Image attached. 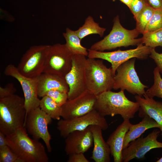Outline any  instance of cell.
I'll return each mask as SVG.
<instances>
[{
	"label": "cell",
	"instance_id": "obj_1",
	"mask_svg": "<svg viewBox=\"0 0 162 162\" xmlns=\"http://www.w3.org/2000/svg\"><path fill=\"white\" fill-rule=\"evenodd\" d=\"M139 107L137 102L128 99L124 91L115 92L109 90L96 96L94 109L104 117L119 115L125 120L134 118Z\"/></svg>",
	"mask_w": 162,
	"mask_h": 162
},
{
	"label": "cell",
	"instance_id": "obj_2",
	"mask_svg": "<svg viewBox=\"0 0 162 162\" xmlns=\"http://www.w3.org/2000/svg\"><path fill=\"white\" fill-rule=\"evenodd\" d=\"M8 146L22 162H48L45 147L38 140L31 139L22 127L6 136Z\"/></svg>",
	"mask_w": 162,
	"mask_h": 162
},
{
	"label": "cell",
	"instance_id": "obj_3",
	"mask_svg": "<svg viewBox=\"0 0 162 162\" xmlns=\"http://www.w3.org/2000/svg\"><path fill=\"white\" fill-rule=\"evenodd\" d=\"M24 98L15 94L0 98V131L6 136L24 126Z\"/></svg>",
	"mask_w": 162,
	"mask_h": 162
},
{
	"label": "cell",
	"instance_id": "obj_4",
	"mask_svg": "<svg viewBox=\"0 0 162 162\" xmlns=\"http://www.w3.org/2000/svg\"><path fill=\"white\" fill-rule=\"evenodd\" d=\"M85 74L86 89L96 96L113 88L115 75L102 59L87 58Z\"/></svg>",
	"mask_w": 162,
	"mask_h": 162
},
{
	"label": "cell",
	"instance_id": "obj_5",
	"mask_svg": "<svg viewBox=\"0 0 162 162\" xmlns=\"http://www.w3.org/2000/svg\"><path fill=\"white\" fill-rule=\"evenodd\" d=\"M113 22L112 28L109 34L102 40L93 44L90 49L103 51L142 44L141 38H136L140 33L136 28L129 30L124 28L120 23L118 16L114 18Z\"/></svg>",
	"mask_w": 162,
	"mask_h": 162
},
{
	"label": "cell",
	"instance_id": "obj_6",
	"mask_svg": "<svg viewBox=\"0 0 162 162\" xmlns=\"http://www.w3.org/2000/svg\"><path fill=\"white\" fill-rule=\"evenodd\" d=\"M135 58H131L120 65L114 76L113 89L126 90L133 94L142 96L146 94L147 86L142 84L135 70Z\"/></svg>",
	"mask_w": 162,
	"mask_h": 162
},
{
	"label": "cell",
	"instance_id": "obj_7",
	"mask_svg": "<svg viewBox=\"0 0 162 162\" xmlns=\"http://www.w3.org/2000/svg\"><path fill=\"white\" fill-rule=\"evenodd\" d=\"M50 45L31 46L22 57L17 67L22 75L30 78L37 77L43 72Z\"/></svg>",
	"mask_w": 162,
	"mask_h": 162
},
{
	"label": "cell",
	"instance_id": "obj_8",
	"mask_svg": "<svg viewBox=\"0 0 162 162\" xmlns=\"http://www.w3.org/2000/svg\"><path fill=\"white\" fill-rule=\"evenodd\" d=\"M142 44L136 48L126 50H120L110 52H104L88 49V58L106 60L110 62L111 68L115 75L117 68L125 62L134 58L146 59L150 54L152 48L143 45Z\"/></svg>",
	"mask_w": 162,
	"mask_h": 162
},
{
	"label": "cell",
	"instance_id": "obj_9",
	"mask_svg": "<svg viewBox=\"0 0 162 162\" xmlns=\"http://www.w3.org/2000/svg\"><path fill=\"white\" fill-rule=\"evenodd\" d=\"M73 55L65 44L50 45L43 73L65 77L71 68Z\"/></svg>",
	"mask_w": 162,
	"mask_h": 162
},
{
	"label": "cell",
	"instance_id": "obj_10",
	"mask_svg": "<svg viewBox=\"0 0 162 162\" xmlns=\"http://www.w3.org/2000/svg\"><path fill=\"white\" fill-rule=\"evenodd\" d=\"M52 122L51 117L38 107L28 112L24 124L27 132L33 139L43 140L49 152L52 151V148L50 143L51 136L48 126Z\"/></svg>",
	"mask_w": 162,
	"mask_h": 162
},
{
	"label": "cell",
	"instance_id": "obj_11",
	"mask_svg": "<svg viewBox=\"0 0 162 162\" xmlns=\"http://www.w3.org/2000/svg\"><path fill=\"white\" fill-rule=\"evenodd\" d=\"M92 125H98L103 130H106L108 127L105 117L94 109L88 113L78 117L70 119H60L57 123V128L61 136L65 138L71 132L84 130Z\"/></svg>",
	"mask_w": 162,
	"mask_h": 162
},
{
	"label": "cell",
	"instance_id": "obj_12",
	"mask_svg": "<svg viewBox=\"0 0 162 162\" xmlns=\"http://www.w3.org/2000/svg\"><path fill=\"white\" fill-rule=\"evenodd\" d=\"M4 73L6 75L16 79L21 85L24 95L26 119L29 112L39 106L40 100L38 98L37 92L38 76L33 78L26 76L19 71L17 67L11 64L5 67Z\"/></svg>",
	"mask_w": 162,
	"mask_h": 162
},
{
	"label": "cell",
	"instance_id": "obj_13",
	"mask_svg": "<svg viewBox=\"0 0 162 162\" xmlns=\"http://www.w3.org/2000/svg\"><path fill=\"white\" fill-rule=\"evenodd\" d=\"M86 59V56L84 55H73L71 68L65 76L69 89L68 100L74 98L86 90L85 74Z\"/></svg>",
	"mask_w": 162,
	"mask_h": 162
},
{
	"label": "cell",
	"instance_id": "obj_14",
	"mask_svg": "<svg viewBox=\"0 0 162 162\" xmlns=\"http://www.w3.org/2000/svg\"><path fill=\"white\" fill-rule=\"evenodd\" d=\"M160 133V130H155L145 137H139L131 142L122 150V162H128L135 158H143L150 150L162 148V142L157 140Z\"/></svg>",
	"mask_w": 162,
	"mask_h": 162
},
{
	"label": "cell",
	"instance_id": "obj_15",
	"mask_svg": "<svg viewBox=\"0 0 162 162\" xmlns=\"http://www.w3.org/2000/svg\"><path fill=\"white\" fill-rule=\"evenodd\" d=\"M96 96L87 90L79 96L68 100L62 106L61 117L70 119L86 114L94 109Z\"/></svg>",
	"mask_w": 162,
	"mask_h": 162
},
{
	"label": "cell",
	"instance_id": "obj_16",
	"mask_svg": "<svg viewBox=\"0 0 162 162\" xmlns=\"http://www.w3.org/2000/svg\"><path fill=\"white\" fill-rule=\"evenodd\" d=\"M65 139L64 150L68 155L76 153H84L92 146L93 143L90 126L84 130L73 131Z\"/></svg>",
	"mask_w": 162,
	"mask_h": 162
},
{
	"label": "cell",
	"instance_id": "obj_17",
	"mask_svg": "<svg viewBox=\"0 0 162 162\" xmlns=\"http://www.w3.org/2000/svg\"><path fill=\"white\" fill-rule=\"evenodd\" d=\"M142 96L136 95L135 96L136 102L139 104V116L143 118L148 116L154 120L159 125L162 136V103L155 100L145 94Z\"/></svg>",
	"mask_w": 162,
	"mask_h": 162
},
{
	"label": "cell",
	"instance_id": "obj_18",
	"mask_svg": "<svg viewBox=\"0 0 162 162\" xmlns=\"http://www.w3.org/2000/svg\"><path fill=\"white\" fill-rule=\"evenodd\" d=\"M129 120H124L122 123L110 135L106 141L114 162H122V154L124 139L131 124Z\"/></svg>",
	"mask_w": 162,
	"mask_h": 162
},
{
	"label": "cell",
	"instance_id": "obj_19",
	"mask_svg": "<svg viewBox=\"0 0 162 162\" xmlns=\"http://www.w3.org/2000/svg\"><path fill=\"white\" fill-rule=\"evenodd\" d=\"M69 89L65 77L45 73L38 76L37 92L38 97H43L50 90H58L68 93Z\"/></svg>",
	"mask_w": 162,
	"mask_h": 162
},
{
	"label": "cell",
	"instance_id": "obj_20",
	"mask_svg": "<svg viewBox=\"0 0 162 162\" xmlns=\"http://www.w3.org/2000/svg\"><path fill=\"white\" fill-rule=\"evenodd\" d=\"M93 138L94 148L91 158L95 162H110L111 152L104 139L101 128L97 125L90 126Z\"/></svg>",
	"mask_w": 162,
	"mask_h": 162
},
{
	"label": "cell",
	"instance_id": "obj_21",
	"mask_svg": "<svg viewBox=\"0 0 162 162\" xmlns=\"http://www.w3.org/2000/svg\"><path fill=\"white\" fill-rule=\"evenodd\" d=\"M160 128L158 124L148 116L144 117L139 123L131 124L124 137L123 149L127 147L131 142L139 137L146 130L152 128Z\"/></svg>",
	"mask_w": 162,
	"mask_h": 162
},
{
	"label": "cell",
	"instance_id": "obj_22",
	"mask_svg": "<svg viewBox=\"0 0 162 162\" xmlns=\"http://www.w3.org/2000/svg\"><path fill=\"white\" fill-rule=\"evenodd\" d=\"M63 35L65 40L66 46L73 55L80 54L88 56V49L81 45V40L75 31L67 28Z\"/></svg>",
	"mask_w": 162,
	"mask_h": 162
},
{
	"label": "cell",
	"instance_id": "obj_23",
	"mask_svg": "<svg viewBox=\"0 0 162 162\" xmlns=\"http://www.w3.org/2000/svg\"><path fill=\"white\" fill-rule=\"evenodd\" d=\"M106 30L105 28L100 26L98 23L95 22L91 16H89L83 25L75 31L81 40L87 36L93 34H98L101 37Z\"/></svg>",
	"mask_w": 162,
	"mask_h": 162
},
{
	"label": "cell",
	"instance_id": "obj_24",
	"mask_svg": "<svg viewBox=\"0 0 162 162\" xmlns=\"http://www.w3.org/2000/svg\"><path fill=\"white\" fill-rule=\"evenodd\" d=\"M39 107L43 111L54 119H60L62 112V106L56 103L47 95L42 97Z\"/></svg>",
	"mask_w": 162,
	"mask_h": 162
},
{
	"label": "cell",
	"instance_id": "obj_25",
	"mask_svg": "<svg viewBox=\"0 0 162 162\" xmlns=\"http://www.w3.org/2000/svg\"><path fill=\"white\" fill-rule=\"evenodd\" d=\"M154 10L150 5H147L134 18L136 21L135 28L140 33L143 34L146 32L149 22Z\"/></svg>",
	"mask_w": 162,
	"mask_h": 162
},
{
	"label": "cell",
	"instance_id": "obj_26",
	"mask_svg": "<svg viewBox=\"0 0 162 162\" xmlns=\"http://www.w3.org/2000/svg\"><path fill=\"white\" fill-rule=\"evenodd\" d=\"M142 43L151 48L162 46V28L146 32L143 34Z\"/></svg>",
	"mask_w": 162,
	"mask_h": 162
},
{
	"label": "cell",
	"instance_id": "obj_27",
	"mask_svg": "<svg viewBox=\"0 0 162 162\" xmlns=\"http://www.w3.org/2000/svg\"><path fill=\"white\" fill-rule=\"evenodd\" d=\"M154 83L152 87L146 92V94L149 98L157 97L162 99V78L157 67L153 71Z\"/></svg>",
	"mask_w": 162,
	"mask_h": 162
},
{
	"label": "cell",
	"instance_id": "obj_28",
	"mask_svg": "<svg viewBox=\"0 0 162 162\" xmlns=\"http://www.w3.org/2000/svg\"><path fill=\"white\" fill-rule=\"evenodd\" d=\"M161 28H162V10L155 9L146 32L155 31Z\"/></svg>",
	"mask_w": 162,
	"mask_h": 162
},
{
	"label": "cell",
	"instance_id": "obj_29",
	"mask_svg": "<svg viewBox=\"0 0 162 162\" xmlns=\"http://www.w3.org/2000/svg\"><path fill=\"white\" fill-rule=\"evenodd\" d=\"M0 162H22L7 146L0 148Z\"/></svg>",
	"mask_w": 162,
	"mask_h": 162
},
{
	"label": "cell",
	"instance_id": "obj_30",
	"mask_svg": "<svg viewBox=\"0 0 162 162\" xmlns=\"http://www.w3.org/2000/svg\"><path fill=\"white\" fill-rule=\"evenodd\" d=\"M45 95L51 98L57 105L62 106L68 100V93L58 90L48 92Z\"/></svg>",
	"mask_w": 162,
	"mask_h": 162
},
{
	"label": "cell",
	"instance_id": "obj_31",
	"mask_svg": "<svg viewBox=\"0 0 162 162\" xmlns=\"http://www.w3.org/2000/svg\"><path fill=\"white\" fill-rule=\"evenodd\" d=\"M148 4L146 0H132L129 8L134 18Z\"/></svg>",
	"mask_w": 162,
	"mask_h": 162
},
{
	"label": "cell",
	"instance_id": "obj_32",
	"mask_svg": "<svg viewBox=\"0 0 162 162\" xmlns=\"http://www.w3.org/2000/svg\"><path fill=\"white\" fill-rule=\"evenodd\" d=\"M16 89L12 83L7 84L4 87H0V98L15 94Z\"/></svg>",
	"mask_w": 162,
	"mask_h": 162
},
{
	"label": "cell",
	"instance_id": "obj_33",
	"mask_svg": "<svg viewBox=\"0 0 162 162\" xmlns=\"http://www.w3.org/2000/svg\"><path fill=\"white\" fill-rule=\"evenodd\" d=\"M149 57L153 59L157 64L160 72L162 74V53H159L152 48Z\"/></svg>",
	"mask_w": 162,
	"mask_h": 162
},
{
	"label": "cell",
	"instance_id": "obj_34",
	"mask_svg": "<svg viewBox=\"0 0 162 162\" xmlns=\"http://www.w3.org/2000/svg\"><path fill=\"white\" fill-rule=\"evenodd\" d=\"M69 155L68 162H89L82 153H74Z\"/></svg>",
	"mask_w": 162,
	"mask_h": 162
},
{
	"label": "cell",
	"instance_id": "obj_35",
	"mask_svg": "<svg viewBox=\"0 0 162 162\" xmlns=\"http://www.w3.org/2000/svg\"><path fill=\"white\" fill-rule=\"evenodd\" d=\"M148 4L154 9L162 10V0H146Z\"/></svg>",
	"mask_w": 162,
	"mask_h": 162
},
{
	"label": "cell",
	"instance_id": "obj_36",
	"mask_svg": "<svg viewBox=\"0 0 162 162\" xmlns=\"http://www.w3.org/2000/svg\"><path fill=\"white\" fill-rule=\"evenodd\" d=\"M8 146L6 136L0 131V148Z\"/></svg>",
	"mask_w": 162,
	"mask_h": 162
},
{
	"label": "cell",
	"instance_id": "obj_37",
	"mask_svg": "<svg viewBox=\"0 0 162 162\" xmlns=\"http://www.w3.org/2000/svg\"><path fill=\"white\" fill-rule=\"evenodd\" d=\"M122 2L127 5L128 8L130 7L132 0H119Z\"/></svg>",
	"mask_w": 162,
	"mask_h": 162
},
{
	"label": "cell",
	"instance_id": "obj_38",
	"mask_svg": "<svg viewBox=\"0 0 162 162\" xmlns=\"http://www.w3.org/2000/svg\"><path fill=\"white\" fill-rule=\"evenodd\" d=\"M156 162H162V157L160 158Z\"/></svg>",
	"mask_w": 162,
	"mask_h": 162
},
{
	"label": "cell",
	"instance_id": "obj_39",
	"mask_svg": "<svg viewBox=\"0 0 162 162\" xmlns=\"http://www.w3.org/2000/svg\"><path fill=\"white\" fill-rule=\"evenodd\" d=\"M116 0H112V1H116Z\"/></svg>",
	"mask_w": 162,
	"mask_h": 162
},
{
	"label": "cell",
	"instance_id": "obj_40",
	"mask_svg": "<svg viewBox=\"0 0 162 162\" xmlns=\"http://www.w3.org/2000/svg\"></svg>",
	"mask_w": 162,
	"mask_h": 162
}]
</instances>
